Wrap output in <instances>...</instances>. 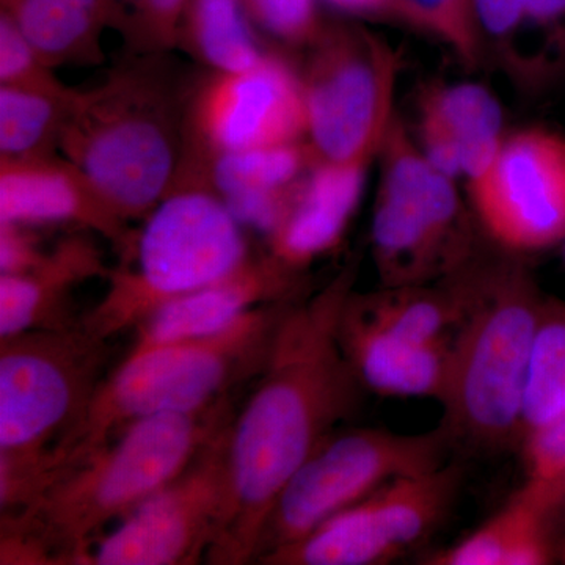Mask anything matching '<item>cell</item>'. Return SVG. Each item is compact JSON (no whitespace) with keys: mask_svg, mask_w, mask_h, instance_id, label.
Instances as JSON below:
<instances>
[{"mask_svg":"<svg viewBox=\"0 0 565 565\" xmlns=\"http://www.w3.org/2000/svg\"><path fill=\"white\" fill-rule=\"evenodd\" d=\"M355 278V264L345 266L282 316L255 392L230 424L225 504L207 563H255L282 487L359 408L364 388L340 343Z\"/></svg>","mask_w":565,"mask_h":565,"instance_id":"1","label":"cell"},{"mask_svg":"<svg viewBox=\"0 0 565 565\" xmlns=\"http://www.w3.org/2000/svg\"><path fill=\"white\" fill-rule=\"evenodd\" d=\"M233 416L226 397L206 411L129 423L52 475L28 508L2 516L3 553L14 564L85 565L95 534L172 482Z\"/></svg>","mask_w":565,"mask_h":565,"instance_id":"2","label":"cell"},{"mask_svg":"<svg viewBox=\"0 0 565 565\" xmlns=\"http://www.w3.org/2000/svg\"><path fill=\"white\" fill-rule=\"evenodd\" d=\"M481 256L452 275L463 315L451 341L444 426L455 445L497 451L522 440L523 412L546 294L519 259Z\"/></svg>","mask_w":565,"mask_h":565,"instance_id":"3","label":"cell"},{"mask_svg":"<svg viewBox=\"0 0 565 565\" xmlns=\"http://www.w3.org/2000/svg\"><path fill=\"white\" fill-rule=\"evenodd\" d=\"M292 302L253 308L221 332L128 353L52 451L50 475L90 455L136 419L206 411L258 377Z\"/></svg>","mask_w":565,"mask_h":565,"instance_id":"4","label":"cell"},{"mask_svg":"<svg viewBox=\"0 0 565 565\" xmlns=\"http://www.w3.org/2000/svg\"><path fill=\"white\" fill-rule=\"evenodd\" d=\"M107 341L82 323L0 338V514L32 503L52 451L103 382Z\"/></svg>","mask_w":565,"mask_h":565,"instance_id":"5","label":"cell"},{"mask_svg":"<svg viewBox=\"0 0 565 565\" xmlns=\"http://www.w3.org/2000/svg\"><path fill=\"white\" fill-rule=\"evenodd\" d=\"M174 104L166 74L141 63L71 106L57 148L122 221L150 214L177 181Z\"/></svg>","mask_w":565,"mask_h":565,"instance_id":"6","label":"cell"},{"mask_svg":"<svg viewBox=\"0 0 565 565\" xmlns=\"http://www.w3.org/2000/svg\"><path fill=\"white\" fill-rule=\"evenodd\" d=\"M248 258L244 226L214 189L174 181L134 239L126 262L136 266L110 270L106 296L81 323L109 340L137 329L163 305L234 273Z\"/></svg>","mask_w":565,"mask_h":565,"instance_id":"7","label":"cell"},{"mask_svg":"<svg viewBox=\"0 0 565 565\" xmlns=\"http://www.w3.org/2000/svg\"><path fill=\"white\" fill-rule=\"evenodd\" d=\"M451 446L455 441L444 424L422 434L353 429L330 435L282 487L264 526L255 564L302 541L394 479L444 467Z\"/></svg>","mask_w":565,"mask_h":565,"instance_id":"8","label":"cell"},{"mask_svg":"<svg viewBox=\"0 0 565 565\" xmlns=\"http://www.w3.org/2000/svg\"><path fill=\"white\" fill-rule=\"evenodd\" d=\"M302 79L307 141L318 161L377 159L394 114L399 57L382 36L327 22Z\"/></svg>","mask_w":565,"mask_h":565,"instance_id":"9","label":"cell"},{"mask_svg":"<svg viewBox=\"0 0 565 565\" xmlns=\"http://www.w3.org/2000/svg\"><path fill=\"white\" fill-rule=\"evenodd\" d=\"M462 470L445 463L394 479L327 520L302 541L263 556L264 565H381L403 556L444 522Z\"/></svg>","mask_w":565,"mask_h":565,"instance_id":"10","label":"cell"},{"mask_svg":"<svg viewBox=\"0 0 565 565\" xmlns=\"http://www.w3.org/2000/svg\"><path fill=\"white\" fill-rule=\"evenodd\" d=\"M232 422L181 475L96 542L85 565H192L206 559L225 504L226 438Z\"/></svg>","mask_w":565,"mask_h":565,"instance_id":"11","label":"cell"},{"mask_svg":"<svg viewBox=\"0 0 565 565\" xmlns=\"http://www.w3.org/2000/svg\"><path fill=\"white\" fill-rule=\"evenodd\" d=\"M479 230L509 255H533L565 239V136L542 128L505 134L492 172L468 189Z\"/></svg>","mask_w":565,"mask_h":565,"instance_id":"12","label":"cell"},{"mask_svg":"<svg viewBox=\"0 0 565 565\" xmlns=\"http://www.w3.org/2000/svg\"><path fill=\"white\" fill-rule=\"evenodd\" d=\"M193 126L212 154L307 139L302 79L280 58L215 73L193 106Z\"/></svg>","mask_w":565,"mask_h":565,"instance_id":"13","label":"cell"},{"mask_svg":"<svg viewBox=\"0 0 565 565\" xmlns=\"http://www.w3.org/2000/svg\"><path fill=\"white\" fill-rule=\"evenodd\" d=\"M300 270L286 266L273 253L248 258L221 280L163 305L137 327L129 353L221 332L241 316L267 303L300 299Z\"/></svg>","mask_w":565,"mask_h":565,"instance_id":"14","label":"cell"},{"mask_svg":"<svg viewBox=\"0 0 565 565\" xmlns=\"http://www.w3.org/2000/svg\"><path fill=\"white\" fill-rule=\"evenodd\" d=\"M0 222L25 226L71 223L102 234L125 258L136 239L126 221L63 156L0 158Z\"/></svg>","mask_w":565,"mask_h":565,"instance_id":"15","label":"cell"},{"mask_svg":"<svg viewBox=\"0 0 565 565\" xmlns=\"http://www.w3.org/2000/svg\"><path fill=\"white\" fill-rule=\"evenodd\" d=\"M482 54L523 95L565 81V0H475Z\"/></svg>","mask_w":565,"mask_h":565,"instance_id":"16","label":"cell"},{"mask_svg":"<svg viewBox=\"0 0 565 565\" xmlns=\"http://www.w3.org/2000/svg\"><path fill=\"white\" fill-rule=\"evenodd\" d=\"M381 181L377 191L404 204L448 248L462 267L478 258V223L463 204L457 181L435 169L412 139L407 126L394 114L377 156Z\"/></svg>","mask_w":565,"mask_h":565,"instance_id":"17","label":"cell"},{"mask_svg":"<svg viewBox=\"0 0 565 565\" xmlns=\"http://www.w3.org/2000/svg\"><path fill=\"white\" fill-rule=\"evenodd\" d=\"M371 163L373 159L316 162L300 182L288 217L269 237L275 258L302 273L333 250L359 207Z\"/></svg>","mask_w":565,"mask_h":565,"instance_id":"18","label":"cell"},{"mask_svg":"<svg viewBox=\"0 0 565 565\" xmlns=\"http://www.w3.org/2000/svg\"><path fill=\"white\" fill-rule=\"evenodd\" d=\"M340 343L364 390L384 397L444 401L451 343L404 340L352 313L348 302L341 315Z\"/></svg>","mask_w":565,"mask_h":565,"instance_id":"19","label":"cell"},{"mask_svg":"<svg viewBox=\"0 0 565 565\" xmlns=\"http://www.w3.org/2000/svg\"><path fill=\"white\" fill-rule=\"evenodd\" d=\"M102 253L88 237L62 241L31 273L0 275V338L79 326L70 297L82 281L107 277Z\"/></svg>","mask_w":565,"mask_h":565,"instance_id":"20","label":"cell"},{"mask_svg":"<svg viewBox=\"0 0 565 565\" xmlns=\"http://www.w3.org/2000/svg\"><path fill=\"white\" fill-rule=\"evenodd\" d=\"M557 509L544 482L530 481L478 530L426 561L430 565H544L557 557Z\"/></svg>","mask_w":565,"mask_h":565,"instance_id":"21","label":"cell"},{"mask_svg":"<svg viewBox=\"0 0 565 565\" xmlns=\"http://www.w3.org/2000/svg\"><path fill=\"white\" fill-rule=\"evenodd\" d=\"M418 111L455 137L467 189L484 181L505 137L503 107L497 96L475 82L433 84L419 95Z\"/></svg>","mask_w":565,"mask_h":565,"instance_id":"22","label":"cell"},{"mask_svg":"<svg viewBox=\"0 0 565 565\" xmlns=\"http://www.w3.org/2000/svg\"><path fill=\"white\" fill-rule=\"evenodd\" d=\"M371 239L382 288L430 285L465 269L404 204L381 191L375 199Z\"/></svg>","mask_w":565,"mask_h":565,"instance_id":"23","label":"cell"},{"mask_svg":"<svg viewBox=\"0 0 565 565\" xmlns=\"http://www.w3.org/2000/svg\"><path fill=\"white\" fill-rule=\"evenodd\" d=\"M348 308L379 329L422 344L451 343L463 315L456 278L430 285L396 286L373 292L353 291Z\"/></svg>","mask_w":565,"mask_h":565,"instance_id":"24","label":"cell"},{"mask_svg":"<svg viewBox=\"0 0 565 565\" xmlns=\"http://www.w3.org/2000/svg\"><path fill=\"white\" fill-rule=\"evenodd\" d=\"M0 13L55 66L98 57L99 36L117 18V0H0Z\"/></svg>","mask_w":565,"mask_h":565,"instance_id":"25","label":"cell"},{"mask_svg":"<svg viewBox=\"0 0 565 565\" xmlns=\"http://www.w3.org/2000/svg\"><path fill=\"white\" fill-rule=\"evenodd\" d=\"M253 28L241 0H191L178 41L215 73H239L266 57Z\"/></svg>","mask_w":565,"mask_h":565,"instance_id":"26","label":"cell"},{"mask_svg":"<svg viewBox=\"0 0 565 565\" xmlns=\"http://www.w3.org/2000/svg\"><path fill=\"white\" fill-rule=\"evenodd\" d=\"M318 162L307 140L214 154L211 185L218 196L236 192L285 191L302 181Z\"/></svg>","mask_w":565,"mask_h":565,"instance_id":"27","label":"cell"},{"mask_svg":"<svg viewBox=\"0 0 565 565\" xmlns=\"http://www.w3.org/2000/svg\"><path fill=\"white\" fill-rule=\"evenodd\" d=\"M564 412L565 300L546 294L527 382L522 438Z\"/></svg>","mask_w":565,"mask_h":565,"instance_id":"28","label":"cell"},{"mask_svg":"<svg viewBox=\"0 0 565 565\" xmlns=\"http://www.w3.org/2000/svg\"><path fill=\"white\" fill-rule=\"evenodd\" d=\"M73 103L0 85V158L47 156L58 145Z\"/></svg>","mask_w":565,"mask_h":565,"instance_id":"29","label":"cell"},{"mask_svg":"<svg viewBox=\"0 0 565 565\" xmlns=\"http://www.w3.org/2000/svg\"><path fill=\"white\" fill-rule=\"evenodd\" d=\"M434 36L475 68L484 58L475 0H390V17Z\"/></svg>","mask_w":565,"mask_h":565,"instance_id":"30","label":"cell"},{"mask_svg":"<svg viewBox=\"0 0 565 565\" xmlns=\"http://www.w3.org/2000/svg\"><path fill=\"white\" fill-rule=\"evenodd\" d=\"M40 51L7 14L0 13V84L76 102L81 92L66 87Z\"/></svg>","mask_w":565,"mask_h":565,"instance_id":"31","label":"cell"},{"mask_svg":"<svg viewBox=\"0 0 565 565\" xmlns=\"http://www.w3.org/2000/svg\"><path fill=\"white\" fill-rule=\"evenodd\" d=\"M253 24L291 46H313L327 21L319 0H241Z\"/></svg>","mask_w":565,"mask_h":565,"instance_id":"32","label":"cell"},{"mask_svg":"<svg viewBox=\"0 0 565 565\" xmlns=\"http://www.w3.org/2000/svg\"><path fill=\"white\" fill-rule=\"evenodd\" d=\"M189 3L191 0H117L115 24L156 50L169 47L178 41Z\"/></svg>","mask_w":565,"mask_h":565,"instance_id":"33","label":"cell"},{"mask_svg":"<svg viewBox=\"0 0 565 565\" xmlns=\"http://www.w3.org/2000/svg\"><path fill=\"white\" fill-rule=\"evenodd\" d=\"M526 479L553 482L565 476V412L522 438Z\"/></svg>","mask_w":565,"mask_h":565,"instance_id":"34","label":"cell"},{"mask_svg":"<svg viewBox=\"0 0 565 565\" xmlns=\"http://www.w3.org/2000/svg\"><path fill=\"white\" fill-rule=\"evenodd\" d=\"M29 228L31 226L0 222V275L31 273L47 255Z\"/></svg>","mask_w":565,"mask_h":565,"instance_id":"35","label":"cell"},{"mask_svg":"<svg viewBox=\"0 0 565 565\" xmlns=\"http://www.w3.org/2000/svg\"><path fill=\"white\" fill-rule=\"evenodd\" d=\"M323 2L355 17H390V0H323Z\"/></svg>","mask_w":565,"mask_h":565,"instance_id":"36","label":"cell"},{"mask_svg":"<svg viewBox=\"0 0 565 565\" xmlns=\"http://www.w3.org/2000/svg\"><path fill=\"white\" fill-rule=\"evenodd\" d=\"M550 489H552L553 498H555V503L557 505V511H563L565 508V476L559 481L553 482V484H548Z\"/></svg>","mask_w":565,"mask_h":565,"instance_id":"37","label":"cell"},{"mask_svg":"<svg viewBox=\"0 0 565 565\" xmlns=\"http://www.w3.org/2000/svg\"><path fill=\"white\" fill-rule=\"evenodd\" d=\"M557 557L565 564V534L563 541H561L559 550H557Z\"/></svg>","mask_w":565,"mask_h":565,"instance_id":"38","label":"cell"},{"mask_svg":"<svg viewBox=\"0 0 565 565\" xmlns=\"http://www.w3.org/2000/svg\"><path fill=\"white\" fill-rule=\"evenodd\" d=\"M561 252H563V258L565 263V239L563 241V244H561Z\"/></svg>","mask_w":565,"mask_h":565,"instance_id":"39","label":"cell"}]
</instances>
